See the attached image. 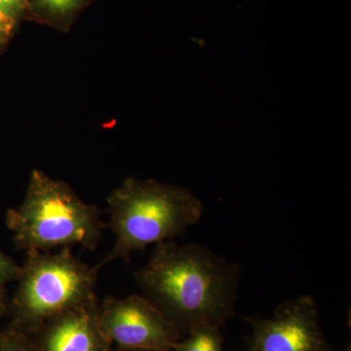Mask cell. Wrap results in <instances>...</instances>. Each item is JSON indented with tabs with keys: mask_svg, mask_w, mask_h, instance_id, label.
<instances>
[{
	"mask_svg": "<svg viewBox=\"0 0 351 351\" xmlns=\"http://www.w3.org/2000/svg\"><path fill=\"white\" fill-rule=\"evenodd\" d=\"M242 269L204 245L173 241L154 246L135 274L136 284L180 331L221 328L232 318Z\"/></svg>",
	"mask_w": 351,
	"mask_h": 351,
	"instance_id": "obj_1",
	"label": "cell"
},
{
	"mask_svg": "<svg viewBox=\"0 0 351 351\" xmlns=\"http://www.w3.org/2000/svg\"><path fill=\"white\" fill-rule=\"evenodd\" d=\"M114 245L99 269L152 244L173 241L200 221L202 202L189 189L156 180L127 178L108 197Z\"/></svg>",
	"mask_w": 351,
	"mask_h": 351,
	"instance_id": "obj_2",
	"label": "cell"
},
{
	"mask_svg": "<svg viewBox=\"0 0 351 351\" xmlns=\"http://www.w3.org/2000/svg\"><path fill=\"white\" fill-rule=\"evenodd\" d=\"M7 228L27 254L80 245L94 251L101 237V211L66 182L32 170L24 200L7 212Z\"/></svg>",
	"mask_w": 351,
	"mask_h": 351,
	"instance_id": "obj_3",
	"label": "cell"
},
{
	"mask_svg": "<svg viewBox=\"0 0 351 351\" xmlns=\"http://www.w3.org/2000/svg\"><path fill=\"white\" fill-rule=\"evenodd\" d=\"M27 255L13 298L20 324L41 327L60 314L96 300L97 265L90 267L69 248Z\"/></svg>",
	"mask_w": 351,
	"mask_h": 351,
	"instance_id": "obj_4",
	"label": "cell"
},
{
	"mask_svg": "<svg viewBox=\"0 0 351 351\" xmlns=\"http://www.w3.org/2000/svg\"><path fill=\"white\" fill-rule=\"evenodd\" d=\"M104 338L119 348L170 351L181 331L151 301L140 295L107 298L99 307Z\"/></svg>",
	"mask_w": 351,
	"mask_h": 351,
	"instance_id": "obj_5",
	"label": "cell"
},
{
	"mask_svg": "<svg viewBox=\"0 0 351 351\" xmlns=\"http://www.w3.org/2000/svg\"><path fill=\"white\" fill-rule=\"evenodd\" d=\"M245 320L252 327L247 351H332L313 295H300L278 304L271 317Z\"/></svg>",
	"mask_w": 351,
	"mask_h": 351,
	"instance_id": "obj_6",
	"label": "cell"
},
{
	"mask_svg": "<svg viewBox=\"0 0 351 351\" xmlns=\"http://www.w3.org/2000/svg\"><path fill=\"white\" fill-rule=\"evenodd\" d=\"M108 341L99 324L96 300L44 324L43 351H103Z\"/></svg>",
	"mask_w": 351,
	"mask_h": 351,
	"instance_id": "obj_7",
	"label": "cell"
},
{
	"mask_svg": "<svg viewBox=\"0 0 351 351\" xmlns=\"http://www.w3.org/2000/svg\"><path fill=\"white\" fill-rule=\"evenodd\" d=\"M170 351H225L219 328L203 326L189 332L182 341H178Z\"/></svg>",
	"mask_w": 351,
	"mask_h": 351,
	"instance_id": "obj_8",
	"label": "cell"
},
{
	"mask_svg": "<svg viewBox=\"0 0 351 351\" xmlns=\"http://www.w3.org/2000/svg\"><path fill=\"white\" fill-rule=\"evenodd\" d=\"M39 13L55 22H63L80 8L85 0H32Z\"/></svg>",
	"mask_w": 351,
	"mask_h": 351,
	"instance_id": "obj_9",
	"label": "cell"
},
{
	"mask_svg": "<svg viewBox=\"0 0 351 351\" xmlns=\"http://www.w3.org/2000/svg\"><path fill=\"white\" fill-rule=\"evenodd\" d=\"M0 351H36L20 332L10 331L0 335Z\"/></svg>",
	"mask_w": 351,
	"mask_h": 351,
	"instance_id": "obj_10",
	"label": "cell"
},
{
	"mask_svg": "<svg viewBox=\"0 0 351 351\" xmlns=\"http://www.w3.org/2000/svg\"><path fill=\"white\" fill-rule=\"evenodd\" d=\"M22 267L0 251V288L5 284L17 281L20 277Z\"/></svg>",
	"mask_w": 351,
	"mask_h": 351,
	"instance_id": "obj_11",
	"label": "cell"
},
{
	"mask_svg": "<svg viewBox=\"0 0 351 351\" xmlns=\"http://www.w3.org/2000/svg\"><path fill=\"white\" fill-rule=\"evenodd\" d=\"M24 2L25 0H0V10L13 19L20 12Z\"/></svg>",
	"mask_w": 351,
	"mask_h": 351,
	"instance_id": "obj_12",
	"label": "cell"
},
{
	"mask_svg": "<svg viewBox=\"0 0 351 351\" xmlns=\"http://www.w3.org/2000/svg\"><path fill=\"white\" fill-rule=\"evenodd\" d=\"M13 19L0 10V45L8 38L12 27Z\"/></svg>",
	"mask_w": 351,
	"mask_h": 351,
	"instance_id": "obj_13",
	"label": "cell"
},
{
	"mask_svg": "<svg viewBox=\"0 0 351 351\" xmlns=\"http://www.w3.org/2000/svg\"><path fill=\"white\" fill-rule=\"evenodd\" d=\"M4 311H5V295L2 288H0V316L3 314Z\"/></svg>",
	"mask_w": 351,
	"mask_h": 351,
	"instance_id": "obj_14",
	"label": "cell"
},
{
	"mask_svg": "<svg viewBox=\"0 0 351 351\" xmlns=\"http://www.w3.org/2000/svg\"><path fill=\"white\" fill-rule=\"evenodd\" d=\"M117 351H165L158 350H145V348H119Z\"/></svg>",
	"mask_w": 351,
	"mask_h": 351,
	"instance_id": "obj_15",
	"label": "cell"
},
{
	"mask_svg": "<svg viewBox=\"0 0 351 351\" xmlns=\"http://www.w3.org/2000/svg\"><path fill=\"white\" fill-rule=\"evenodd\" d=\"M110 341H108L107 343H106L105 348H104L103 351H110Z\"/></svg>",
	"mask_w": 351,
	"mask_h": 351,
	"instance_id": "obj_16",
	"label": "cell"
}]
</instances>
